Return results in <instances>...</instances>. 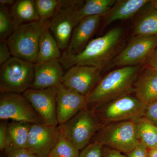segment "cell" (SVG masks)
Wrapping results in <instances>:
<instances>
[{"instance_id":"obj_1","label":"cell","mask_w":157,"mask_h":157,"mask_svg":"<svg viewBox=\"0 0 157 157\" xmlns=\"http://www.w3.org/2000/svg\"><path fill=\"white\" fill-rule=\"evenodd\" d=\"M123 34L121 28H113L102 36L91 40L80 53L70 55L63 52L59 61L66 70L75 65H86L103 70L115 58Z\"/></svg>"},{"instance_id":"obj_2","label":"cell","mask_w":157,"mask_h":157,"mask_svg":"<svg viewBox=\"0 0 157 157\" xmlns=\"http://www.w3.org/2000/svg\"><path fill=\"white\" fill-rule=\"evenodd\" d=\"M141 66L121 67L101 78L87 97V107L92 109L134 91Z\"/></svg>"},{"instance_id":"obj_3","label":"cell","mask_w":157,"mask_h":157,"mask_svg":"<svg viewBox=\"0 0 157 157\" xmlns=\"http://www.w3.org/2000/svg\"><path fill=\"white\" fill-rule=\"evenodd\" d=\"M49 21L40 19L15 29L7 41L12 56L37 63L40 38L48 28Z\"/></svg>"},{"instance_id":"obj_4","label":"cell","mask_w":157,"mask_h":157,"mask_svg":"<svg viewBox=\"0 0 157 157\" xmlns=\"http://www.w3.org/2000/svg\"><path fill=\"white\" fill-rule=\"evenodd\" d=\"M1 66V93L22 94L32 87L34 79V64L12 56Z\"/></svg>"},{"instance_id":"obj_5","label":"cell","mask_w":157,"mask_h":157,"mask_svg":"<svg viewBox=\"0 0 157 157\" xmlns=\"http://www.w3.org/2000/svg\"><path fill=\"white\" fill-rule=\"evenodd\" d=\"M146 106L136 96H131L129 94L92 109L95 113L102 124L104 125L136 120L144 116Z\"/></svg>"},{"instance_id":"obj_6","label":"cell","mask_w":157,"mask_h":157,"mask_svg":"<svg viewBox=\"0 0 157 157\" xmlns=\"http://www.w3.org/2000/svg\"><path fill=\"white\" fill-rule=\"evenodd\" d=\"M102 125L94 111L87 107L66 123L59 125L58 128L60 134L81 151L90 144Z\"/></svg>"},{"instance_id":"obj_7","label":"cell","mask_w":157,"mask_h":157,"mask_svg":"<svg viewBox=\"0 0 157 157\" xmlns=\"http://www.w3.org/2000/svg\"><path fill=\"white\" fill-rule=\"evenodd\" d=\"M94 141L103 146L128 153L139 144L135 121H127L102 125Z\"/></svg>"},{"instance_id":"obj_8","label":"cell","mask_w":157,"mask_h":157,"mask_svg":"<svg viewBox=\"0 0 157 157\" xmlns=\"http://www.w3.org/2000/svg\"><path fill=\"white\" fill-rule=\"evenodd\" d=\"M85 1L60 0L48 29L56 40L60 49L66 50L74 28L78 23L77 12Z\"/></svg>"},{"instance_id":"obj_9","label":"cell","mask_w":157,"mask_h":157,"mask_svg":"<svg viewBox=\"0 0 157 157\" xmlns=\"http://www.w3.org/2000/svg\"><path fill=\"white\" fill-rule=\"evenodd\" d=\"M0 119L30 124H45L28 100L22 94L15 93H1Z\"/></svg>"},{"instance_id":"obj_10","label":"cell","mask_w":157,"mask_h":157,"mask_svg":"<svg viewBox=\"0 0 157 157\" xmlns=\"http://www.w3.org/2000/svg\"><path fill=\"white\" fill-rule=\"evenodd\" d=\"M157 46V35L134 36L113 64L120 67L140 66L147 61Z\"/></svg>"},{"instance_id":"obj_11","label":"cell","mask_w":157,"mask_h":157,"mask_svg":"<svg viewBox=\"0 0 157 157\" xmlns=\"http://www.w3.org/2000/svg\"><path fill=\"white\" fill-rule=\"evenodd\" d=\"M102 71L93 66L75 65L64 73L62 84L87 98L102 78Z\"/></svg>"},{"instance_id":"obj_12","label":"cell","mask_w":157,"mask_h":157,"mask_svg":"<svg viewBox=\"0 0 157 157\" xmlns=\"http://www.w3.org/2000/svg\"><path fill=\"white\" fill-rule=\"evenodd\" d=\"M57 87L42 90L29 89L22 94L44 123L48 125L58 126L56 115Z\"/></svg>"},{"instance_id":"obj_13","label":"cell","mask_w":157,"mask_h":157,"mask_svg":"<svg viewBox=\"0 0 157 157\" xmlns=\"http://www.w3.org/2000/svg\"><path fill=\"white\" fill-rule=\"evenodd\" d=\"M59 135L58 126L31 124L26 149L37 157H48Z\"/></svg>"},{"instance_id":"obj_14","label":"cell","mask_w":157,"mask_h":157,"mask_svg":"<svg viewBox=\"0 0 157 157\" xmlns=\"http://www.w3.org/2000/svg\"><path fill=\"white\" fill-rule=\"evenodd\" d=\"M87 107V98L63 84L58 87L56 115L58 126L70 121Z\"/></svg>"},{"instance_id":"obj_15","label":"cell","mask_w":157,"mask_h":157,"mask_svg":"<svg viewBox=\"0 0 157 157\" xmlns=\"http://www.w3.org/2000/svg\"><path fill=\"white\" fill-rule=\"evenodd\" d=\"M63 70L59 59L34 64V79L30 89L42 90L57 87L62 84Z\"/></svg>"},{"instance_id":"obj_16","label":"cell","mask_w":157,"mask_h":157,"mask_svg":"<svg viewBox=\"0 0 157 157\" xmlns=\"http://www.w3.org/2000/svg\"><path fill=\"white\" fill-rule=\"evenodd\" d=\"M103 18L101 16H89L80 21L74 28L67 48L64 52L70 55L81 52L91 40Z\"/></svg>"},{"instance_id":"obj_17","label":"cell","mask_w":157,"mask_h":157,"mask_svg":"<svg viewBox=\"0 0 157 157\" xmlns=\"http://www.w3.org/2000/svg\"><path fill=\"white\" fill-rule=\"evenodd\" d=\"M136 98L146 105L157 99V70L147 66L140 71L134 86Z\"/></svg>"},{"instance_id":"obj_18","label":"cell","mask_w":157,"mask_h":157,"mask_svg":"<svg viewBox=\"0 0 157 157\" xmlns=\"http://www.w3.org/2000/svg\"><path fill=\"white\" fill-rule=\"evenodd\" d=\"M150 2L148 0H118L104 17V27L118 20L129 19Z\"/></svg>"},{"instance_id":"obj_19","label":"cell","mask_w":157,"mask_h":157,"mask_svg":"<svg viewBox=\"0 0 157 157\" xmlns=\"http://www.w3.org/2000/svg\"><path fill=\"white\" fill-rule=\"evenodd\" d=\"M133 27V36L157 35V9L150 2L140 11Z\"/></svg>"},{"instance_id":"obj_20","label":"cell","mask_w":157,"mask_h":157,"mask_svg":"<svg viewBox=\"0 0 157 157\" xmlns=\"http://www.w3.org/2000/svg\"><path fill=\"white\" fill-rule=\"evenodd\" d=\"M10 12L15 29L24 24L40 20L34 0L16 1L11 6Z\"/></svg>"},{"instance_id":"obj_21","label":"cell","mask_w":157,"mask_h":157,"mask_svg":"<svg viewBox=\"0 0 157 157\" xmlns=\"http://www.w3.org/2000/svg\"><path fill=\"white\" fill-rule=\"evenodd\" d=\"M31 124L25 122L15 121L8 124L7 147L27 149Z\"/></svg>"},{"instance_id":"obj_22","label":"cell","mask_w":157,"mask_h":157,"mask_svg":"<svg viewBox=\"0 0 157 157\" xmlns=\"http://www.w3.org/2000/svg\"><path fill=\"white\" fill-rule=\"evenodd\" d=\"M138 142L147 149L154 148L157 144V125L144 116L135 121Z\"/></svg>"},{"instance_id":"obj_23","label":"cell","mask_w":157,"mask_h":157,"mask_svg":"<svg viewBox=\"0 0 157 157\" xmlns=\"http://www.w3.org/2000/svg\"><path fill=\"white\" fill-rule=\"evenodd\" d=\"M60 48L56 40L49 29L42 33L39 43V53L37 63L61 57Z\"/></svg>"},{"instance_id":"obj_24","label":"cell","mask_w":157,"mask_h":157,"mask_svg":"<svg viewBox=\"0 0 157 157\" xmlns=\"http://www.w3.org/2000/svg\"><path fill=\"white\" fill-rule=\"evenodd\" d=\"M116 0H86L78 9L77 19L78 22L85 17L92 16L104 17L113 7Z\"/></svg>"},{"instance_id":"obj_25","label":"cell","mask_w":157,"mask_h":157,"mask_svg":"<svg viewBox=\"0 0 157 157\" xmlns=\"http://www.w3.org/2000/svg\"><path fill=\"white\" fill-rule=\"evenodd\" d=\"M79 150L76 145L60 133L55 146L49 156L52 157H79Z\"/></svg>"},{"instance_id":"obj_26","label":"cell","mask_w":157,"mask_h":157,"mask_svg":"<svg viewBox=\"0 0 157 157\" xmlns=\"http://www.w3.org/2000/svg\"><path fill=\"white\" fill-rule=\"evenodd\" d=\"M14 23L7 6L0 5V39L5 40L14 32Z\"/></svg>"},{"instance_id":"obj_27","label":"cell","mask_w":157,"mask_h":157,"mask_svg":"<svg viewBox=\"0 0 157 157\" xmlns=\"http://www.w3.org/2000/svg\"><path fill=\"white\" fill-rule=\"evenodd\" d=\"M36 9L40 20H49L56 12L60 0H35Z\"/></svg>"},{"instance_id":"obj_28","label":"cell","mask_w":157,"mask_h":157,"mask_svg":"<svg viewBox=\"0 0 157 157\" xmlns=\"http://www.w3.org/2000/svg\"><path fill=\"white\" fill-rule=\"evenodd\" d=\"M103 146L94 141L82 150L79 157H102Z\"/></svg>"},{"instance_id":"obj_29","label":"cell","mask_w":157,"mask_h":157,"mask_svg":"<svg viewBox=\"0 0 157 157\" xmlns=\"http://www.w3.org/2000/svg\"><path fill=\"white\" fill-rule=\"evenodd\" d=\"M6 157H37L26 149H15L7 147L4 151Z\"/></svg>"},{"instance_id":"obj_30","label":"cell","mask_w":157,"mask_h":157,"mask_svg":"<svg viewBox=\"0 0 157 157\" xmlns=\"http://www.w3.org/2000/svg\"><path fill=\"white\" fill-rule=\"evenodd\" d=\"M144 117L157 125V99L147 105Z\"/></svg>"},{"instance_id":"obj_31","label":"cell","mask_w":157,"mask_h":157,"mask_svg":"<svg viewBox=\"0 0 157 157\" xmlns=\"http://www.w3.org/2000/svg\"><path fill=\"white\" fill-rule=\"evenodd\" d=\"M8 123L6 121L0 123V150L4 151L7 147Z\"/></svg>"},{"instance_id":"obj_32","label":"cell","mask_w":157,"mask_h":157,"mask_svg":"<svg viewBox=\"0 0 157 157\" xmlns=\"http://www.w3.org/2000/svg\"><path fill=\"white\" fill-rule=\"evenodd\" d=\"M11 53L7 41L1 40L0 42V65L7 62L11 58Z\"/></svg>"},{"instance_id":"obj_33","label":"cell","mask_w":157,"mask_h":157,"mask_svg":"<svg viewBox=\"0 0 157 157\" xmlns=\"http://www.w3.org/2000/svg\"><path fill=\"white\" fill-rule=\"evenodd\" d=\"M126 155L128 157H149L148 149L140 143L133 150Z\"/></svg>"},{"instance_id":"obj_34","label":"cell","mask_w":157,"mask_h":157,"mask_svg":"<svg viewBox=\"0 0 157 157\" xmlns=\"http://www.w3.org/2000/svg\"><path fill=\"white\" fill-rule=\"evenodd\" d=\"M102 157H128L121 152L107 147L103 146Z\"/></svg>"},{"instance_id":"obj_35","label":"cell","mask_w":157,"mask_h":157,"mask_svg":"<svg viewBox=\"0 0 157 157\" xmlns=\"http://www.w3.org/2000/svg\"><path fill=\"white\" fill-rule=\"evenodd\" d=\"M147 62V66L157 70V46Z\"/></svg>"},{"instance_id":"obj_36","label":"cell","mask_w":157,"mask_h":157,"mask_svg":"<svg viewBox=\"0 0 157 157\" xmlns=\"http://www.w3.org/2000/svg\"><path fill=\"white\" fill-rule=\"evenodd\" d=\"M16 1L14 0H0V5L8 7V6H12L14 5Z\"/></svg>"},{"instance_id":"obj_37","label":"cell","mask_w":157,"mask_h":157,"mask_svg":"<svg viewBox=\"0 0 157 157\" xmlns=\"http://www.w3.org/2000/svg\"><path fill=\"white\" fill-rule=\"evenodd\" d=\"M148 153L149 157H157V148L148 150Z\"/></svg>"},{"instance_id":"obj_38","label":"cell","mask_w":157,"mask_h":157,"mask_svg":"<svg viewBox=\"0 0 157 157\" xmlns=\"http://www.w3.org/2000/svg\"><path fill=\"white\" fill-rule=\"evenodd\" d=\"M152 5L154 6L157 9V0H153V1H151Z\"/></svg>"},{"instance_id":"obj_39","label":"cell","mask_w":157,"mask_h":157,"mask_svg":"<svg viewBox=\"0 0 157 157\" xmlns=\"http://www.w3.org/2000/svg\"><path fill=\"white\" fill-rule=\"evenodd\" d=\"M157 148V144L156 145V146L155 147H154V148Z\"/></svg>"},{"instance_id":"obj_40","label":"cell","mask_w":157,"mask_h":157,"mask_svg":"<svg viewBox=\"0 0 157 157\" xmlns=\"http://www.w3.org/2000/svg\"><path fill=\"white\" fill-rule=\"evenodd\" d=\"M1 157H5L3 155L1 156Z\"/></svg>"},{"instance_id":"obj_41","label":"cell","mask_w":157,"mask_h":157,"mask_svg":"<svg viewBox=\"0 0 157 157\" xmlns=\"http://www.w3.org/2000/svg\"><path fill=\"white\" fill-rule=\"evenodd\" d=\"M48 157H51V156H48Z\"/></svg>"}]
</instances>
